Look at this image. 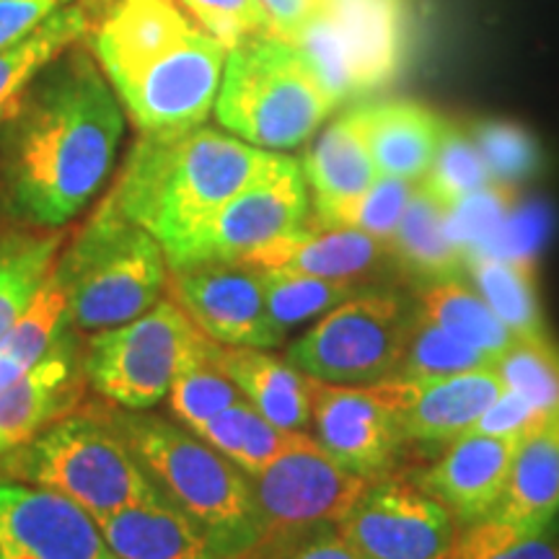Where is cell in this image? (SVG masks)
Here are the masks:
<instances>
[{
	"label": "cell",
	"mask_w": 559,
	"mask_h": 559,
	"mask_svg": "<svg viewBox=\"0 0 559 559\" xmlns=\"http://www.w3.org/2000/svg\"><path fill=\"white\" fill-rule=\"evenodd\" d=\"M304 174L313 190V218H324L379 181L381 174L366 140L362 107L345 111L321 132L306 153Z\"/></svg>",
	"instance_id": "7402d4cb"
},
{
	"label": "cell",
	"mask_w": 559,
	"mask_h": 559,
	"mask_svg": "<svg viewBox=\"0 0 559 559\" xmlns=\"http://www.w3.org/2000/svg\"><path fill=\"white\" fill-rule=\"evenodd\" d=\"M91 52L140 132H181L215 109L228 47L177 0H115Z\"/></svg>",
	"instance_id": "7a4b0ae2"
},
{
	"label": "cell",
	"mask_w": 559,
	"mask_h": 559,
	"mask_svg": "<svg viewBox=\"0 0 559 559\" xmlns=\"http://www.w3.org/2000/svg\"><path fill=\"white\" fill-rule=\"evenodd\" d=\"M70 324L73 321L68 313V296L52 270V275L45 280V285L34 296L29 309L21 313V319L0 340V353L29 370L34 362L50 353L55 342L70 330Z\"/></svg>",
	"instance_id": "d590c367"
},
{
	"label": "cell",
	"mask_w": 559,
	"mask_h": 559,
	"mask_svg": "<svg viewBox=\"0 0 559 559\" xmlns=\"http://www.w3.org/2000/svg\"><path fill=\"white\" fill-rule=\"evenodd\" d=\"M96 523L120 559H221L205 531L171 502H140Z\"/></svg>",
	"instance_id": "cb8c5ba5"
},
{
	"label": "cell",
	"mask_w": 559,
	"mask_h": 559,
	"mask_svg": "<svg viewBox=\"0 0 559 559\" xmlns=\"http://www.w3.org/2000/svg\"><path fill=\"white\" fill-rule=\"evenodd\" d=\"M280 559H366L353 544L345 542L337 526H321L290 544Z\"/></svg>",
	"instance_id": "f6af8a7d"
},
{
	"label": "cell",
	"mask_w": 559,
	"mask_h": 559,
	"mask_svg": "<svg viewBox=\"0 0 559 559\" xmlns=\"http://www.w3.org/2000/svg\"><path fill=\"white\" fill-rule=\"evenodd\" d=\"M257 275H260L270 317L283 334L290 326L337 309L347 298L366 290V285L358 280H332L288 270H257Z\"/></svg>",
	"instance_id": "1f68e13d"
},
{
	"label": "cell",
	"mask_w": 559,
	"mask_h": 559,
	"mask_svg": "<svg viewBox=\"0 0 559 559\" xmlns=\"http://www.w3.org/2000/svg\"><path fill=\"white\" fill-rule=\"evenodd\" d=\"M551 415L534 404L523 400L521 394L506 389L481 417L472 425L464 436H495V438H519L523 440L528 432L539 430Z\"/></svg>",
	"instance_id": "b9f144b4"
},
{
	"label": "cell",
	"mask_w": 559,
	"mask_h": 559,
	"mask_svg": "<svg viewBox=\"0 0 559 559\" xmlns=\"http://www.w3.org/2000/svg\"><path fill=\"white\" fill-rule=\"evenodd\" d=\"M559 510V412L515 449L508 485L492 519L523 531L549 528Z\"/></svg>",
	"instance_id": "484cf974"
},
{
	"label": "cell",
	"mask_w": 559,
	"mask_h": 559,
	"mask_svg": "<svg viewBox=\"0 0 559 559\" xmlns=\"http://www.w3.org/2000/svg\"><path fill=\"white\" fill-rule=\"evenodd\" d=\"M492 185H502V181L492 177L472 135H464V132L449 124L443 140H440L436 158H432V166L419 181V187L430 198H436L440 205L453 210L459 202Z\"/></svg>",
	"instance_id": "e575fe53"
},
{
	"label": "cell",
	"mask_w": 559,
	"mask_h": 559,
	"mask_svg": "<svg viewBox=\"0 0 559 559\" xmlns=\"http://www.w3.org/2000/svg\"><path fill=\"white\" fill-rule=\"evenodd\" d=\"M492 366L477 349L453 340L440 326L425 317L423 311L415 313L412 321L407 347H404L400 366L389 379L396 381H428L443 379V376L466 373V370Z\"/></svg>",
	"instance_id": "836d02e7"
},
{
	"label": "cell",
	"mask_w": 559,
	"mask_h": 559,
	"mask_svg": "<svg viewBox=\"0 0 559 559\" xmlns=\"http://www.w3.org/2000/svg\"><path fill=\"white\" fill-rule=\"evenodd\" d=\"M449 559H559V547L549 528L523 531L500 519H485L461 531Z\"/></svg>",
	"instance_id": "f35d334b"
},
{
	"label": "cell",
	"mask_w": 559,
	"mask_h": 559,
	"mask_svg": "<svg viewBox=\"0 0 559 559\" xmlns=\"http://www.w3.org/2000/svg\"><path fill=\"white\" fill-rule=\"evenodd\" d=\"M73 326L102 332L143 317L169 280L164 249L109 198L55 264Z\"/></svg>",
	"instance_id": "52a82bcc"
},
{
	"label": "cell",
	"mask_w": 559,
	"mask_h": 559,
	"mask_svg": "<svg viewBox=\"0 0 559 559\" xmlns=\"http://www.w3.org/2000/svg\"><path fill=\"white\" fill-rule=\"evenodd\" d=\"M311 423L324 451L366 479L394 474L402 445H407L394 412L373 386L311 379Z\"/></svg>",
	"instance_id": "9a60e30c"
},
{
	"label": "cell",
	"mask_w": 559,
	"mask_h": 559,
	"mask_svg": "<svg viewBox=\"0 0 559 559\" xmlns=\"http://www.w3.org/2000/svg\"><path fill=\"white\" fill-rule=\"evenodd\" d=\"M519 438L461 436L449 443L419 487L451 510L459 526L492 519L506 492Z\"/></svg>",
	"instance_id": "e0dca14e"
},
{
	"label": "cell",
	"mask_w": 559,
	"mask_h": 559,
	"mask_svg": "<svg viewBox=\"0 0 559 559\" xmlns=\"http://www.w3.org/2000/svg\"><path fill=\"white\" fill-rule=\"evenodd\" d=\"M24 373H26V368L21 366V362L0 353V394H3V391H9Z\"/></svg>",
	"instance_id": "bcb514c9"
},
{
	"label": "cell",
	"mask_w": 559,
	"mask_h": 559,
	"mask_svg": "<svg viewBox=\"0 0 559 559\" xmlns=\"http://www.w3.org/2000/svg\"><path fill=\"white\" fill-rule=\"evenodd\" d=\"M407 443H453L506 391L495 366L428 381L373 383Z\"/></svg>",
	"instance_id": "2e32d148"
},
{
	"label": "cell",
	"mask_w": 559,
	"mask_h": 559,
	"mask_svg": "<svg viewBox=\"0 0 559 559\" xmlns=\"http://www.w3.org/2000/svg\"><path fill=\"white\" fill-rule=\"evenodd\" d=\"M0 481L50 489L96 521L140 502H169L99 404L75 407L3 453Z\"/></svg>",
	"instance_id": "5b68a950"
},
{
	"label": "cell",
	"mask_w": 559,
	"mask_h": 559,
	"mask_svg": "<svg viewBox=\"0 0 559 559\" xmlns=\"http://www.w3.org/2000/svg\"><path fill=\"white\" fill-rule=\"evenodd\" d=\"M0 559H120L99 523L73 500L0 481Z\"/></svg>",
	"instance_id": "5bb4252c"
},
{
	"label": "cell",
	"mask_w": 559,
	"mask_h": 559,
	"mask_svg": "<svg viewBox=\"0 0 559 559\" xmlns=\"http://www.w3.org/2000/svg\"><path fill=\"white\" fill-rule=\"evenodd\" d=\"M88 32L81 5L68 3L50 13L32 34L0 50V124L11 117L29 83Z\"/></svg>",
	"instance_id": "83f0119b"
},
{
	"label": "cell",
	"mask_w": 559,
	"mask_h": 559,
	"mask_svg": "<svg viewBox=\"0 0 559 559\" xmlns=\"http://www.w3.org/2000/svg\"><path fill=\"white\" fill-rule=\"evenodd\" d=\"M109 415L164 498L205 531L221 559L257 557L262 523L247 472L166 419L132 409Z\"/></svg>",
	"instance_id": "277c9868"
},
{
	"label": "cell",
	"mask_w": 559,
	"mask_h": 559,
	"mask_svg": "<svg viewBox=\"0 0 559 559\" xmlns=\"http://www.w3.org/2000/svg\"><path fill=\"white\" fill-rule=\"evenodd\" d=\"M213 358L239 386L251 407L285 432H306L311 423V376L257 347L215 342Z\"/></svg>",
	"instance_id": "44dd1931"
},
{
	"label": "cell",
	"mask_w": 559,
	"mask_h": 559,
	"mask_svg": "<svg viewBox=\"0 0 559 559\" xmlns=\"http://www.w3.org/2000/svg\"><path fill=\"white\" fill-rule=\"evenodd\" d=\"M472 140L492 177L502 185H513L539 169V145L519 124L479 122L474 124Z\"/></svg>",
	"instance_id": "ab89813d"
},
{
	"label": "cell",
	"mask_w": 559,
	"mask_h": 559,
	"mask_svg": "<svg viewBox=\"0 0 559 559\" xmlns=\"http://www.w3.org/2000/svg\"><path fill=\"white\" fill-rule=\"evenodd\" d=\"M73 0H0V50L32 34L50 13Z\"/></svg>",
	"instance_id": "7bdbcfd3"
},
{
	"label": "cell",
	"mask_w": 559,
	"mask_h": 559,
	"mask_svg": "<svg viewBox=\"0 0 559 559\" xmlns=\"http://www.w3.org/2000/svg\"><path fill=\"white\" fill-rule=\"evenodd\" d=\"M389 249L396 270L423 290L466 275V249L453 236L451 210L430 198L419 181Z\"/></svg>",
	"instance_id": "603a6c76"
},
{
	"label": "cell",
	"mask_w": 559,
	"mask_h": 559,
	"mask_svg": "<svg viewBox=\"0 0 559 559\" xmlns=\"http://www.w3.org/2000/svg\"><path fill=\"white\" fill-rule=\"evenodd\" d=\"M311 223L309 181L296 158L283 156L247 190L226 202L192 241L171 257L169 267L241 264L267 243Z\"/></svg>",
	"instance_id": "8fae6325"
},
{
	"label": "cell",
	"mask_w": 559,
	"mask_h": 559,
	"mask_svg": "<svg viewBox=\"0 0 559 559\" xmlns=\"http://www.w3.org/2000/svg\"><path fill=\"white\" fill-rule=\"evenodd\" d=\"M280 158L283 153L257 148L205 124L181 132H140L107 198L124 218L148 230L169 262L226 202Z\"/></svg>",
	"instance_id": "3957f363"
},
{
	"label": "cell",
	"mask_w": 559,
	"mask_h": 559,
	"mask_svg": "<svg viewBox=\"0 0 559 559\" xmlns=\"http://www.w3.org/2000/svg\"><path fill=\"white\" fill-rule=\"evenodd\" d=\"M337 531L366 559H449L461 534L443 502L394 474L370 479Z\"/></svg>",
	"instance_id": "7c38bea8"
},
{
	"label": "cell",
	"mask_w": 559,
	"mask_h": 559,
	"mask_svg": "<svg viewBox=\"0 0 559 559\" xmlns=\"http://www.w3.org/2000/svg\"><path fill=\"white\" fill-rule=\"evenodd\" d=\"M415 181H404L394 177H379L373 187L360 198L345 202L324 218L313 223L319 226H337V228H358L362 234L373 236L389 247L394 239L396 228H400L404 210L415 192Z\"/></svg>",
	"instance_id": "74e56055"
},
{
	"label": "cell",
	"mask_w": 559,
	"mask_h": 559,
	"mask_svg": "<svg viewBox=\"0 0 559 559\" xmlns=\"http://www.w3.org/2000/svg\"><path fill=\"white\" fill-rule=\"evenodd\" d=\"M207 334L177 300H158L143 317L102 330L81 355L86 381L122 409L145 412L169 396L174 376Z\"/></svg>",
	"instance_id": "ba28073f"
},
{
	"label": "cell",
	"mask_w": 559,
	"mask_h": 559,
	"mask_svg": "<svg viewBox=\"0 0 559 559\" xmlns=\"http://www.w3.org/2000/svg\"><path fill=\"white\" fill-rule=\"evenodd\" d=\"M345 50L353 94L373 91L394 79L402 62V0H330Z\"/></svg>",
	"instance_id": "ffe728a7"
},
{
	"label": "cell",
	"mask_w": 559,
	"mask_h": 559,
	"mask_svg": "<svg viewBox=\"0 0 559 559\" xmlns=\"http://www.w3.org/2000/svg\"><path fill=\"white\" fill-rule=\"evenodd\" d=\"M270 19V29L277 37L296 41L311 21L330 9V0H260Z\"/></svg>",
	"instance_id": "ee69618b"
},
{
	"label": "cell",
	"mask_w": 559,
	"mask_h": 559,
	"mask_svg": "<svg viewBox=\"0 0 559 559\" xmlns=\"http://www.w3.org/2000/svg\"><path fill=\"white\" fill-rule=\"evenodd\" d=\"M412 321L407 300L394 290L366 288L326 311L285 360L300 373L340 386H373L400 366Z\"/></svg>",
	"instance_id": "9c48e42d"
},
{
	"label": "cell",
	"mask_w": 559,
	"mask_h": 559,
	"mask_svg": "<svg viewBox=\"0 0 559 559\" xmlns=\"http://www.w3.org/2000/svg\"><path fill=\"white\" fill-rule=\"evenodd\" d=\"M366 140L381 177L423 181L445 135L436 111L415 102H383L362 107Z\"/></svg>",
	"instance_id": "d4e9b609"
},
{
	"label": "cell",
	"mask_w": 559,
	"mask_h": 559,
	"mask_svg": "<svg viewBox=\"0 0 559 559\" xmlns=\"http://www.w3.org/2000/svg\"><path fill=\"white\" fill-rule=\"evenodd\" d=\"M249 481L262 523V544L254 559H280L300 536L337 526L370 479L347 472L317 438L296 432Z\"/></svg>",
	"instance_id": "30bf717a"
},
{
	"label": "cell",
	"mask_w": 559,
	"mask_h": 559,
	"mask_svg": "<svg viewBox=\"0 0 559 559\" xmlns=\"http://www.w3.org/2000/svg\"><path fill=\"white\" fill-rule=\"evenodd\" d=\"M423 313L453 340L495 362L519 342L489 304L464 280H445L423 290Z\"/></svg>",
	"instance_id": "f1b7e54d"
},
{
	"label": "cell",
	"mask_w": 559,
	"mask_h": 559,
	"mask_svg": "<svg viewBox=\"0 0 559 559\" xmlns=\"http://www.w3.org/2000/svg\"><path fill=\"white\" fill-rule=\"evenodd\" d=\"M62 247L60 234H0V340L29 309L45 280L52 275Z\"/></svg>",
	"instance_id": "f546056e"
},
{
	"label": "cell",
	"mask_w": 559,
	"mask_h": 559,
	"mask_svg": "<svg viewBox=\"0 0 559 559\" xmlns=\"http://www.w3.org/2000/svg\"><path fill=\"white\" fill-rule=\"evenodd\" d=\"M124 107L94 52L75 41L29 83L0 124V205L29 228H62L115 169Z\"/></svg>",
	"instance_id": "6da1fadb"
},
{
	"label": "cell",
	"mask_w": 559,
	"mask_h": 559,
	"mask_svg": "<svg viewBox=\"0 0 559 559\" xmlns=\"http://www.w3.org/2000/svg\"><path fill=\"white\" fill-rule=\"evenodd\" d=\"M391 260L386 243L358 228H337L309 223L296 234L267 243L251 254L241 267L288 270L332 280H366Z\"/></svg>",
	"instance_id": "d6986e66"
},
{
	"label": "cell",
	"mask_w": 559,
	"mask_h": 559,
	"mask_svg": "<svg viewBox=\"0 0 559 559\" xmlns=\"http://www.w3.org/2000/svg\"><path fill=\"white\" fill-rule=\"evenodd\" d=\"M506 389L521 394L549 415L559 412V347L549 342L519 340L492 362Z\"/></svg>",
	"instance_id": "8d00e7d4"
},
{
	"label": "cell",
	"mask_w": 559,
	"mask_h": 559,
	"mask_svg": "<svg viewBox=\"0 0 559 559\" xmlns=\"http://www.w3.org/2000/svg\"><path fill=\"white\" fill-rule=\"evenodd\" d=\"M215 340H205L198 353L192 355L179 373L174 376L169 389L171 412L187 428H198L205 419L215 417L218 412L234 407V404L247 402L234 381L223 373L213 358Z\"/></svg>",
	"instance_id": "d6a6232c"
},
{
	"label": "cell",
	"mask_w": 559,
	"mask_h": 559,
	"mask_svg": "<svg viewBox=\"0 0 559 559\" xmlns=\"http://www.w3.org/2000/svg\"><path fill=\"white\" fill-rule=\"evenodd\" d=\"M166 288L181 311L221 345L272 349L285 337L270 317L257 270L241 264L169 267Z\"/></svg>",
	"instance_id": "4fadbf2b"
},
{
	"label": "cell",
	"mask_w": 559,
	"mask_h": 559,
	"mask_svg": "<svg viewBox=\"0 0 559 559\" xmlns=\"http://www.w3.org/2000/svg\"><path fill=\"white\" fill-rule=\"evenodd\" d=\"M177 3L228 50L257 34H272L260 0H177Z\"/></svg>",
	"instance_id": "60d3db41"
},
{
	"label": "cell",
	"mask_w": 559,
	"mask_h": 559,
	"mask_svg": "<svg viewBox=\"0 0 559 559\" xmlns=\"http://www.w3.org/2000/svg\"><path fill=\"white\" fill-rule=\"evenodd\" d=\"M337 104L296 41L257 34L228 50L213 111L243 143L290 151L304 145Z\"/></svg>",
	"instance_id": "8992f818"
},
{
	"label": "cell",
	"mask_w": 559,
	"mask_h": 559,
	"mask_svg": "<svg viewBox=\"0 0 559 559\" xmlns=\"http://www.w3.org/2000/svg\"><path fill=\"white\" fill-rule=\"evenodd\" d=\"M466 275L474 290L487 300L515 337L523 342H549V326L544 321L536 298L534 267L531 262L508 260L487 249H466Z\"/></svg>",
	"instance_id": "4316f807"
},
{
	"label": "cell",
	"mask_w": 559,
	"mask_h": 559,
	"mask_svg": "<svg viewBox=\"0 0 559 559\" xmlns=\"http://www.w3.org/2000/svg\"><path fill=\"white\" fill-rule=\"evenodd\" d=\"M192 432L205 440L207 445H213L230 464L247 472L249 477L262 472L290 443V438L296 436V432L275 428L249 402H239L234 407L218 412L215 417L192 428Z\"/></svg>",
	"instance_id": "4dcf8cb0"
},
{
	"label": "cell",
	"mask_w": 559,
	"mask_h": 559,
	"mask_svg": "<svg viewBox=\"0 0 559 559\" xmlns=\"http://www.w3.org/2000/svg\"><path fill=\"white\" fill-rule=\"evenodd\" d=\"M86 383L81 349L68 330L45 358L0 394V456L81 407Z\"/></svg>",
	"instance_id": "ac0fdd59"
}]
</instances>
